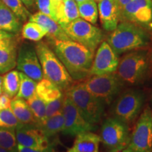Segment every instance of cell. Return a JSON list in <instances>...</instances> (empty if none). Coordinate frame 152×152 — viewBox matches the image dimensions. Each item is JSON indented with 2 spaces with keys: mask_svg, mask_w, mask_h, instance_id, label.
Returning <instances> with one entry per match:
<instances>
[{
  "mask_svg": "<svg viewBox=\"0 0 152 152\" xmlns=\"http://www.w3.org/2000/svg\"><path fill=\"white\" fill-rule=\"evenodd\" d=\"M52 41L54 53L73 80H81L90 76L94 53L71 39Z\"/></svg>",
  "mask_w": 152,
  "mask_h": 152,
  "instance_id": "6da1fadb",
  "label": "cell"
},
{
  "mask_svg": "<svg viewBox=\"0 0 152 152\" xmlns=\"http://www.w3.org/2000/svg\"><path fill=\"white\" fill-rule=\"evenodd\" d=\"M149 37L147 32L137 25L123 21L112 31L107 43L116 54L121 55L141 49L148 45Z\"/></svg>",
  "mask_w": 152,
  "mask_h": 152,
  "instance_id": "7a4b0ae2",
  "label": "cell"
},
{
  "mask_svg": "<svg viewBox=\"0 0 152 152\" xmlns=\"http://www.w3.org/2000/svg\"><path fill=\"white\" fill-rule=\"evenodd\" d=\"M35 49L41 64L43 78L52 82L62 91H66L73 80L62 62L45 42H39Z\"/></svg>",
  "mask_w": 152,
  "mask_h": 152,
  "instance_id": "3957f363",
  "label": "cell"
},
{
  "mask_svg": "<svg viewBox=\"0 0 152 152\" xmlns=\"http://www.w3.org/2000/svg\"><path fill=\"white\" fill-rule=\"evenodd\" d=\"M65 95L71 100L89 123L96 125L102 121L105 105L91 94L82 83L71 85L66 90Z\"/></svg>",
  "mask_w": 152,
  "mask_h": 152,
  "instance_id": "277c9868",
  "label": "cell"
},
{
  "mask_svg": "<svg viewBox=\"0 0 152 152\" xmlns=\"http://www.w3.org/2000/svg\"><path fill=\"white\" fill-rule=\"evenodd\" d=\"M149 69V59L145 50L131 51L119 61L115 73L124 85H137L144 79Z\"/></svg>",
  "mask_w": 152,
  "mask_h": 152,
  "instance_id": "5b68a950",
  "label": "cell"
},
{
  "mask_svg": "<svg viewBox=\"0 0 152 152\" xmlns=\"http://www.w3.org/2000/svg\"><path fill=\"white\" fill-rule=\"evenodd\" d=\"M145 102V95L142 90L128 89L118 94L111 106V115L121 121L130 124L141 113Z\"/></svg>",
  "mask_w": 152,
  "mask_h": 152,
  "instance_id": "8992f818",
  "label": "cell"
},
{
  "mask_svg": "<svg viewBox=\"0 0 152 152\" xmlns=\"http://www.w3.org/2000/svg\"><path fill=\"white\" fill-rule=\"evenodd\" d=\"M86 90L104 105L111 104L120 94L124 84L115 73L99 75H90L82 82Z\"/></svg>",
  "mask_w": 152,
  "mask_h": 152,
  "instance_id": "52a82bcc",
  "label": "cell"
},
{
  "mask_svg": "<svg viewBox=\"0 0 152 152\" xmlns=\"http://www.w3.org/2000/svg\"><path fill=\"white\" fill-rule=\"evenodd\" d=\"M61 28L71 40L80 44L94 54L103 39V33L99 28L81 18L64 25Z\"/></svg>",
  "mask_w": 152,
  "mask_h": 152,
  "instance_id": "ba28073f",
  "label": "cell"
},
{
  "mask_svg": "<svg viewBox=\"0 0 152 152\" xmlns=\"http://www.w3.org/2000/svg\"><path fill=\"white\" fill-rule=\"evenodd\" d=\"M151 150L152 110L147 107L140 114L122 152H151Z\"/></svg>",
  "mask_w": 152,
  "mask_h": 152,
  "instance_id": "9c48e42d",
  "label": "cell"
},
{
  "mask_svg": "<svg viewBox=\"0 0 152 152\" xmlns=\"http://www.w3.org/2000/svg\"><path fill=\"white\" fill-rule=\"evenodd\" d=\"M99 137L108 151L121 152L129 141L128 125L115 117L107 118L102 123Z\"/></svg>",
  "mask_w": 152,
  "mask_h": 152,
  "instance_id": "30bf717a",
  "label": "cell"
},
{
  "mask_svg": "<svg viewBox=\"0 0 152 152\" xmlns=\"http://www.w3.org/2000/svg\"><path fill=\"white\" fill-rule=\"evenodd\" d=\"M62 113L64 124L61 133L64 135L77 136L81 133L93 132L97 129L96 125L87 122L71 100L66 95L63 103Z\"/></svg>",
  "mask_w": 152,
  "mask_h": 152,
  "instance_id": "8fae6325",
  "label": "cell"
},
{
  "mask_svg": "<svg viewBox=\"0 0 152 152\" xmlns=\"http://www.w3.org/2000/svg\"><path fill=\"white\" fill-rule=\"evenodd\" d=\"M120 19L152 29V0H132L125 6Z\"/></svg>",
  "mask_w": 152,
  "mask_h": 152,
  "instance_id": "7c38bea8",
  "label": "cell"
},
{
  "mask_svg": "<svg viewBox=\"0 0 152 152\" xmlns=\"http://www.w3.org/2000/svg\"><path fill=\"white\" fill-rule=\"evenodd\" d=\"M16 68L18 71L38 83L43 79L40 62L35 47L29 44H23L17 54Z\"/></svg>",
  "mask_w": 152,
  "mask_h": 152,
  "instance_id": "4fadbf2b",
  "label": "cell"
},
{
  "mask_svg": "<svg viewBox=\"0 0 152 152\" xmlns=\"http://www.w3.org/2000/svg\"><path fill=\"white\" fill-rule=\"evenodd\" d=\"M18 144L33 149H46L54 146L53 142L45 136L37 124L20 123L15 130Z\"/></svg>",
  "mask_w": 152,
  "mask_h": 152,
  "instance_id": "5bb4252c",
  "label": "cell"
},
{
  "mask_svg": "<svg viewBox=\"0 0 152 152\" xmlns=\"http://www.w3.org/2000/svg\"><path fill=\"white\" fill-rule=\"evenodd\" d=\"M118 64V55L114 52L107 42H103L101 43L93 58L90 76L115 73Z\"/></svg>",
  "mask_w": 152,
  "mask_h": 152,
  "instance_id": "9a60e30c",
  "label": "cell"
},
{
  "mask_svg": "<svg viewBox=\"0 0 152 152\" xmlns=\"http://www.w3.org/2000/svg\"><path fill=\"white\" fill-rule=\"evenodd\" d=\"M17 54V44L14 37L0 42V75L16 67Z\"/></svg>",
  "mask_w": 152,
  "mask_h": 152,
  "instance_id": "2e32d148",
  "label": "cell"
},
{
  "mask_svg": "<svg viewBox=\"0 0 152 152\" xmlns=\"http://www.w3.org/2000/svg\"><path fill=\"white\" fill-rule=\"evenodd\" d=\"M98 11L102 27L106 31L112 32L118 25L119 14L115 0H101Z\"/></svg>",
  "mask_w": 152,
  "mask_h": 152,
  "instance_id": "e0dca14e",
  "label": "cell"
},
{
  "mask_svg": "<svg viewBox=\"0 0 152 152\" xmlns=\"http://www.w3.org/2000/svg\"><path fill=\"white\" fill-rule=\"evenodd\" d=\"M29 21L35 22L39 24L45 28L47 32V35L52 40H69L68 36L66 35L61 26L50 16L37 12L33 15H30Z\"/></svg>",
  "mask_w": 152,
  "mask_h": 152,
  "instance_id": "ac0fdd59",
  "label": "cell"
},
{
  "mask_svg": "<svg viewBox=\"0 0 152 152\" xmlns=\"http://www.w3.org/2000/svg\"><path fill=\"white\" fill-rule=\"evenodd\" d=\"M73 146L67 152H99L100 137L92 132H83L75 136Z\"/></svg>",
  "mask_w": 152,
  "mask_h": 152,
  "instance_id": "d6986e66",
  "label": "cell"
},
{
  "mask_svg": "<svg viewBox=\"0 0 152 152\" xmlns=\"http://www.w3.org/2000/svg\"><path fill=\"white\" fill-rule=\"evenodd\" d=\"M78 18V7L74 0H63L55 8V20L61 26Z\"/></svg>",
  "mask_w": 152,
  "mask_h": 152,
  "instance_id": "ffe728a7",
  "label": "cell"
},
{
  "mask_svg": "<svg viewBox=\"0 0 152 152\" xmlns=\"http://www.w3.org/2000/svg\"><path fill=\"white\" fill-rule=\"evenodd\" d=\"M21 20L0 0V30L16 34L21 28Z\"/></svg>",
  "mask_w": 152,
  "mask_h": 152,
  "instance_id": "44dd1931",
  "label": "cell"
},
{
  "mask_svg": "<svg viewBox=\"0 0 152 152\" xmlns=\"http://www.w3.org/2000/svg\"><path fill=\"white\" fill-rule=\"evenodd\" d=\"M11 109L20 123L37 124L35 117L26 100L16 96L11 99Z\"/></svg>",
  "mask_w": 152,
  "mask_h": 152,
  "instance_id": "7402d4cb",
  "label": "cell"
},
{
  "mask_svg": "<svg viewBox=\"0 0 152 152\" xmlns=\"http://www.w3.org/2000/svg\"><path fill=\"white\" fill-rule=\"evenodd\" d=\"M36 94L45 102V104L54 102L64 97L62 90L52 82L43 78L38 82L36 87Z\"/></svg>",
  "mask_w": 152,
  "mask_h": 152,
  "instance_id": "603a6c76",
  "label": "cell"
},
{
  "mask_svg": "<svg viewBox=\"0 0 152 152\" xmlns=\"http://www.w3.org/2000/svg\"><path fill=\"white\" fill-rule=\"evenodd\" d=\"M64 124V118L61 111L47 118L42 124L38 126L41 129L45 136L51 140V138L56 136L58 132H61Z\"/></svg>",
  "mask_w": 152,
  "mask_h": 152,
  "instance_id": "cb8c5ba5",
  "label": "cell"
},
{
  "mask_svg": "<svg viewBox=\"0 0 152 152\" xmlns=\"http://www.w3.org/2000/svg\"><path fill=\"white\" fill-rule=\"evenodd\" d=\"M20 86V77L18 71L7 72L3 76V92L13 99L16 96Z\"/></svg>",
  "mask_w": 152,
  "mask_h": 152,
  "instance_id": "d4e9b609",
  "label": "cell"
},
{
  "mask_svg": "<svg viewBox=\"0 0 152 152\" xmlns=\"http://www.w3.org/2000/svg\"><path fill=\"white\" fill-rule=\"evenodd\" d=\"M19 77H20V86L16 96L27 101L36 93L37 83L20 71H19Z\"/></svg>",
  "mask_w": 152,
  "mask_h": 152,
  "instance_id": "484cf974",
  "label": "cell"
},
{
  "mask_svg": "<svg viewBox=\"0 0 152 152\" xmlns=\"http://www.w3.org/2000/svg\"><path fill=\"white\" fill-rule=\"evenodd\" d=\"M26 102L35 117L37 125L42 124L47 119L46 104L45 102L36 93Z\"/></svg>",
  "mask_w": 152,
  "mask_h": 152,
  "instance_id": "4316f807",
  "label": "cell"
},
{
  "mask_svg": "<svg viewBox=\"0 0 152 152\" xmlns=\"http://www.w3.org/2000/svg\"><path fill=\"white\" fill-rule=\"evenodd\" d=\"M22 35L25 39L30 41L39 42L47 35V30L37 23L28 21L23 26Z\"/></svg>",
  "mask_w": 152,
  "mask_h": 152,
  "instance_id": "83f0119b",
  "label": "cell"
},
{
  "mask_svg": "<svg viewBox=\"0 0 152 152\" xmlns=\"http://www.w3.org/2000/svg\"><path fill=\"white\" fill-rule=\"evenodd\" d=\"M78 11L80 17L92 24L97 21L99 16L98 6L94 0H90L85 2L78 4Z\"/></svg>",
  "mask_w": 152,
  "mask_h": 152,
  "instance_id": "f1b7e54d",
  "label": "cell"
},
{
  "mask_svg": "<svg viewBox=\"0 0 152 152\" xmlns=\"http://www.w3.org/2000/svg\"><path fill=\"white\" fill-rule=\"evenodd\" d=\"M17 146L15 130L0 128V147L9 152H17Z\"/></svg>",
  "mask_w": 152,
  "mask_h": 152,
  "instance_id": "f546056e",
  "label": "cell"
},
{
  "mask_svg": "<svg viewBox=\"0 0 152 152\" xmlns=\"http://www.w3.org/2000/svg\"><path fill=\"white\" fill-rule=\"evenodd\" d=\"M20 124L13 113L11 108L0 110V128L16 130Z\"/></svg>",
  "mask_w": 152,
  "mask_h": 152,
  "instance_id": "4dcf8cb0",
  "label": "cell"
},
{
  "mask_svg": "<svg viewBox=\"0 0 152 152\" xmlns=\"http://www.w3.org/2000/svg\"><path fill=\"white\" fill-rule=\"evenodd\" d=\"M4 4L8 7L21 21L29 18L30 14L26 8L21 0H1Z\"/></svg>",
  "mask_w": 152,
  "mask_h": 152,
  "instance_id": "1f68e13d",
  "label": "cell"
},
{
  "mask_svg": "<svg viewBox=\"0 0 152 152\" xmlns=\"http://www.w3.org/2000/svg\"><path fill=\"white\" fill-rule=\"evenodd\" d=\"M39 12L50 16L55 20V13L51 0H35Z\"/></svg>",
  "mask_w": 152,
  "mask_h": 152,
  "instance_id": "d6a6232c",
  "label": "cell"
},
{
  "mask_svg": "<svg viewBox=\"0 0 152 152\" xmlns=\"http://www.w3.org/2000/svg\"><path fill=\"white\" fill-rule=\"evenodd\" d=\"M64 96L63 98L58 99L54 102H49L46 104V116L47 118L52 116L58 112L62 111L63 103H64Z\"/></svg>",
  "mask_w": 152,
  "mask_h": 152,
  "instance_id": "836d02e7",
  "label": "cell"
},
{
  "mask_svg": "<svg viewBox=\"0 0 152 152\" xmlns=\"http://www.w3.org/2000/svg\"><path fill=\"white\" fill-rule=\"evenodd\" d=\"M17 152H54V146L46 149H33L18 144Z\"/></svg>",
  "mask_w": 152,
  "mask_h": 152,
  "instance_id": "e575fe53",
  "label": "cell"
},
{
  "mask_svg": "<svg viewBox=\"0 0 152 152\" xmlns=\"http://www.w3.org/2000/svg\"><path fill=\"white\" fill-rule=\"evenodd\" d=\"M11 98L5 93L0 95V110L7 109L11 108Z\"/></svg>",
  "mask_w": 152,
  "mask_h": 152,
  "instance_id": "d590c367",
  "label": "cell"
},
{
  "mask_svg": "<svg viewBox=\"0 0 152 152\" xmlns=\"http://www.w3.org/2000/svg\"><path fill=\"white\" fill-rule=\"evenodd\" d=\"M132 0H115V2L116 4L118 11L119 14V18L121 16V14H122L123 9L125 7V6L128 4V3H130Z\"/></svg>",
  "mask_w": 152,
  "mask_h": 152,
  "instance_id": "8d00e7d4",
  "label": "cell"
},
{
  "mask_svg": "<svg viewBox=\"0 0 152 152\" xmlns=\"http://www.w3.org/2000/svg\"><path fill=\"white\" fill-rule=\"evenodd\" d=\"M14 37V35L13 33H8V32L3 31V30H0V42L3 39H7V38H10Z\"/></svg>",
  "mask_w": 152,
  "mask_h": 152,
  "instance_id": "74e56055",
  "label": "cell"
},
{
  "mask_svg": "<svg viewBox=\"0 0 152 152\" xmlns=\"http://www.w3.org/2000/svg\"><path fill=\"white\" fill-rule=\"evenodd\" d=\"M21 1H23V3L24 4L25 6H26V7H30L33 6L34 0H21Z\"/></svg>",
  "mask_w": 152,
  "mask_h": 152,
  "instance_id": "f35d334b",
  "label": "cell"
},
{
  "mask_svg": "<svg viewBox=\"0 0 152 152\" xmlns=\"http://www.w3.org/2000/svg\"><path fill=\"white\" fill-rule=\"evenodd\" d=\"M63 0H51V1H52V6L53 7H54V13H55V8L58 6L59 4Z\"/></svg>",
  "mask_w": 152,
  "mask_h": 152,
  "instance_id": "ab89813d",
  "label": "cell"
},
{
  "mask_svg": "<svg viewBox=\"0 0 152 152\" xmlns=\"http://www.w3.org/2000/svg\"><path fill=\"white\" fill-rule=\"evenodd\" d=\"M2 80L3 77L0 75V95L3 93V88H2Z\"/></svg>",
  "mask_w": 152,
  "mask_h": 152,
  "instance_id": "60d3db41",
  "label": "cell"
},
{
  "mask_svg": "<svg viewBox=\"0 0 152 152\" xmlns=\"http://www.w3.org/2000/svg\"><path fill=\"white\" fill-rule=\"evenodd\" d=\"M74 1H75L76 3H77V4H81V3L85 2V1H90V0H74Z\"/></svg>",
  "mask_w": 152,
  "mask_h": 152,
  "instance_id": "b9f144b4",
  "label": "cell"
},
{
  "mask_svg": "<svg viewBox=\"0 0 152 152\" xmlns=\"http://www.w3.org/2000/svg\"><path fill=\"white\" fill-rule=\"evenodd\" d=\"M0 152H9L7 150H6L5 149H4L1 147H0Z\"/></svg>",
  "mask_w": 152,
  "mask_h": 152,
  "instance_id": "7bdbcfd3",
  "label": "cell"
},
{
  "mask_svg": "<svg viewBox=\"0 0 152 152\" xmlns=\"http://www.w3.org/2000/svg\"><path fill=\"white\" fill-rule=\"evenodd\" d=\"M151 65H152V52H151Z\"/></svg>",
  "mask_w": 152,
  "mask_h": 152,
  "instance_id": "ee69618b",
  "label": "cell"
},
{
  "mask_svg": "<svg viewBox=\"0 0 152 152\" xmlns=\"http://www.w3.org/2000/svg\"><path fill=\"white\" fill-rule=\"evenodd\" d=\"M94 1H100L101 0H94Z\"/></svg>",
  "mask_w": 152,
  "mask_h": 152,
  "instance_id": "f6af8a7d",
  "label": "cell"
},
{
  "mask_svg": "<svg viewBox=\"0 0 152 152\" xmlns=\"http://www.w3.org/2000/svg\"><path fill=\"white\" fill-rule=\"evenodd\" d=\"M151 106H152V96H151Z\"/></svg>",
  "mask_w": 152,
  "mask_h": 152,
  "instance_id": "bcb514c9",
  "label": "cell"
},
{
  "mask_svg": "<svg viewBox=\"0 0 152 152\" xmlns=\"http://www.w3.org/2000/svg\"><path fill=\"white\" fill-rule=\"evenodd\" d=\"M151 152H152V150H151Z\"/></svg>",
  "mask_w": 152,
  "mask_h": 152,
  "instance_id": "7dc6e473",
  "label": "cell"
},
{
  "mask_svg": "<svg viewBox=\"0 0 152 152\" xmlns=\"http://www.w3.org/2000/svg\"><path fill=\"white\" fill-rule=\"evenodd\" d=\"M121 152H122V151H121Z\"/></svg>",
  "mask_w": 152,
  "mask_h": 152,
  "instance_id": "c3c4849f",
  "label": "cell"
}]
</instances>
